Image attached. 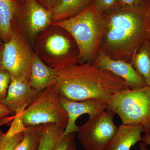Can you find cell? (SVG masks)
<instances>
[{
	"mask_svg": "<svg viewBox=\"0 0 150 150\" xmlns=\"http://www.w3.org/2000/svg\"><path fill=\"white\" fill-rule=\"evenodd\" d=\"M106 30L100 50L112 59L131 63L138 49L150 41V0L104 13Z\"/></svg>",
	"mask_w": 150,
	"mask_h": 150,
	"instance_id": "1",
	"label": "cell"
},
{
	"mask_svg": "<svg viewBox=\"0 0 150 150\" xmlns=\"http://www.w3.org/2000/svg\"><path fill=\"white\" fill-rule=\"evenodd\" d=\"M56 70L60 95L73 101L98 99L108 102L116 94L129 88L123 79L90 62Z\"/></svg>",
	"mask_w": 150,
	"mask_h": 150,
	"instance_id": "2",
	"label": "cell"
},
{
	"mask_svg": "<svg viewBox=\"0 0 150 150\" xmlns=\"http://www.w3.org/2000/svg\"><path fill=\"white\" fill-rule=\"evenodd\" d=\"M53 23L74 38L79 50V64L92 63L100 49L106 25L104 16L97 11L93 3L77 15Z\"/></svg>",
	"mask_w": 150,
	"mask_h": 150,
	"instance_id": "3",
	"label": "cell"
},
{
	"mask_svg": "<svg viewBox=\"0 0 150 150\" xmlns=\"http://www.w3.org/2000/svg\"><path fill=\"white\" fill-rule=\"evenodd\" d=\"M34 53L48 67L56 69L79 64V50L71 34L53 23L35 37Z\"/></svg>",
	"mask_w": 150,
	"mask_h": 150,
	"instance_id": "4",
	"label": "cell"
},
{
	"mask_svg": "<svg viewBox=\"0 0 150 150\" xmlns=\"http://www.w3.org/2000/svg\"><path fill=\"white\" fill-rule=\"evenodd\" d=\"M107 109L117 114L122 124H140L145 135L150 136V86L118 93L108 102Z\"/></svg>",
	"mask_w": 150,
	"mask_h": 150,
	"instance_id": "5",
	"label": "cell"
},
{
	"mask_svg": "<svg viewBox=\"0 0 150 150\" xmlns=\"http://www.w3.org/2000/svg\"><path fill=\"white\" fill-rule=\"evenodd\" d=\"M56 84L41 91L23 113V119L27 128L55 123L65 129L68 125V115L62 107Z\"/></svg>",
	"mask_w": 150,
	"mask_h": 150,
	"instance_id": "6",
	"label": "cell"
},
{
	"mask_svg": "<svg viewBox=\"0 0 150 150\" xmlns=\"http://www.w3.org/2000/svg\"><path fill=\"white\" fill-rule=\"evenodd\" d=\"M32 46L12 26L10 40L4 43L0 67L11 78H25L29 82L33 54Z\"/></svg>",
	"mask_w": 150,
	"mask_h": 150,
	"instance_id": "7",
	"label": "cell"
},
{
	"mask_svg": "<svg viewBox=\"0 0 150 150\" xmlns=\"http://www.w3.org/2000/svg\"><path fill=\"white\" fill-rule=\"evenodd\" d=\"M53 23L50 11L37 0H28L18 6L12 26L32 47L35 37Z\"/></svg>",
	"mask_w": 150,
	"mask_h": 150,
	"instance_id": "8",
	"label": "cell"
},
{
	"mask_svg": "<svg viewBox=\"0 0 150 150\" xmlns=\"http://www.w3.org/2000/svg\"><path fill=\"white\" fill-rule=\"evenodd\" d=\"M115 112L107 109L78 126L77 136L86 150H104L118 129L113 121Z\"/></svg>",
	"mask_w": 150,
	"mask_h": 150,
	"instance_id": "9",
	"label": "cell"
},
{
	"mask_svg": "<svg viewBox=\"0 0 150 150\" xmlns=\"http://www.w3.org/2000/svg\"><path fill=\"white\" fill-rule=\"evenodd\" d=\"M91 63L100 69L108 71L123 79L131 89H138L147 85L144 79L131 63L112 59L101 50H99Z\"/></svg>",
	"mask_w": 150,
	"mask_h": 150,
	"instance_id": "10",
	"label": "cell"
},
{
	"mask_svg": "<svg viewBox=\"0 0 150 150\" xmlns=\"http://www.w3.org/2000/svg\"><path fill=\"white\" fill-rule=\"evenodd\" d=\"M59 102L68 115V125L63 135L78 131V126L76 122L77 118L83 114H87L89 118L99 115L107 110L108 102L103 100L89 99L76 101L59 96Z\"/></svg>",
	"mask_w": 150,
	"mask_h": 150,
	"instance_id": "11",
	"label": "cell"
},
{
	"mask_svg": "<svg viewBox=\"0 0 150 150\" xmlns=\"http://www.w3.org/2000/svg\"><path fill=\"white\" fill-rule=\"evenodd\" d=\"M40 91L33 88L25 78H11L6 96L1 103L8 108L13 116L20 110H25Z\"/></svg>",
	"mask_w": 150,
	"mask_h": 150,
	"instance_id": "12",
	"label": "cell"
},
{
	"mask_svg": "<svg viewBox=\"0 0 150 150\" xmlns=\"http://www.w3.org/2000/svg\"><path fill=\"white\" fill-rule=\"evenodd\" d=\"M144 129L140 124L118 126L115 135L104 150H131L138 142H142Z\"/></svg>",
	"mask_w": 150,
	"mask_h": 150,
	"instance_id": "13",
	"label": "cell"
},
{
	"mask_svg": "<svg viewBox=\"0 0 150 150\" xmlns=\"http://www.w3.org/2000/svg\"><path fill=\"white\" fill-rule=\"evenodd\" d=\"M56 82V70L48 67L34 53L33 58L29 84L36 90H43Z\"/></svg>",
	"mask_w": 150,
	"mask_h": 150,
	"instance_id": "14",
	"label": "cell"
},
{
	"mask_svg": "<svg viewBox=\"0 0 150 150\" xmlns=\"http://www.w3.org/2000/svg\"><path fill=\"white\" fill-rule=\"evenodd\" d=\"M94 0H58L50 10L53 23L77 15L87 9Z\"/></svg>",
	"mask_w": 150,
	"mask_h": 150,
	"instance_id": "15",
	"label": "cell"
},
{
	"mask_svg": "<svg viewBox=\"0 0 150 150\" xmlns=\"http://www.w3.org/2000/svg\"><path fill=\"white\" fill-rule=\"evenodd\" d=\"M17 6L13 0H0V39L3 43L10 39L12 22Z\"/></svg>",
	"mask_w": 150,
	"mask_h": 150,
	"instance_id": "16",
	"label": "cell"
},
{
	"mask_svg": "<svg viewBox=\"0 0 150 150\" xmlns=\"http://www.w3.org/2000/svg\"><path fill=\"white\" fill-rule=\"evenodd\" d=\"M131 64L135 69L150 86V41L146 40L134 55Z\"/></svg>",
	"mask_w": 150,
	"mask_h": 150,
	"instance_id": "17",
	"label": "cell"
},
{
	"mask_svg": "<svg viewBox=\"0 0 150 150\" xmlns=\"http://www.w3.org/2000/svg\"><path fill=\"white\" fill-rule=\"evenodd\" d=\"M65 129L55 123L43 125L40 143L37 150H51L62 137Z\"/></svg>",
	"mask_w": 150,
	"mask_h": 150,
	"instance_id": "18",
	"label": "cell"
},
{
	"mask_svg": "<svg viewBox=\"0 0 150 150\" xmlns=\"http://www.w3.org/2000/svg\"><path fill=\"white\" fill-rule=\"evenodd\" d=\"M43 125L28 127L23 132V138L13 150H37L40 143Z\"/></svg>",
	"mask_w": 150,
	"mask_h": 150,
	"instance_id": "19",
	"label": "cell"
},
{
	"mask_svg": "<svg viewBox=\"0 0 150 150\" xmlns=\"http://www.w3.org/2000/svg\"><path fill=\"white\" fill-rule=\"evenodd\" d=\"M24 110H21L16 112L13 115V121L11 126L4 136L6 137H11L25 132L28 128L25 127L23 119V113Z\"/></svg>",
	"mask_w": 150,
	"mask_h": 150,
	"instance_id": "20",
	"label": "cell"
},
{
	"mask_svg": "<svg viewBox=\"0 0 150 150\" xmlns=\"http://www.w3.org/2000/svg\"><path fill=\"white\" fill-rule=\"evenodd\" d=\"M76 134L73 132L62 135L51 150H77L75 142Z\"/></svg>",
	"mask_w": 150,
	"mask_h": 150,
	"instance_id": "21",
	"label": "cell"
},
{
	"mask_svg": "<svg viewBox=\"0 0 150 150\" xmlns=\"http://www.w3.org/2000/svg\"><path fill=\"white\" fill-rule=\"evenodd\" d=\"M0 130V150H13L23 137V133L11 137H6Z\"/></svg>",
	"mask_w": 150,
	"mask_h": 150,
	"instance_id": "22",
	"label": "cell"
},
{
	"mask_svg": "<svg viewBox=\"0 0 150 150\" xmlns=\"http://www.w3.org/2000/svg\"><path fill=\"white\" fill-rule=\"evenodd\" d=\"M11 80L9 73L0 67V103L6 96Z\"/></svg>",
	"mask_w": 150,
	"mask_h": 150,
	"instance_id": "23",
	"label": "cell"
},
{
	"mask_svg": "<svg viewBox=\"0 0 150 150\" xmlns=\"http://www.w3.org/2000/svg\"><path fill=\"white\" fill-rule=\"evenodd\" d=\"M93 4L98 13L103 14L119 4L118 0H94Z\"/></svg>",
	"mask_w": 150,
	"mask_h": 150,
	"instance_id": "24",
	"label": "cell"
},
{
	"mask_svg": "<svg viewBox=\"0 0 150 150\" xmlns=\"http://www.w3.org/2000/svg\"><path fill=\"white\" fill-rule=\"evenodd\" d=\"M11 114V112L8 108L5 105L0 103V120L5 119Z\"/></svg>",
	"mask_w": 150,
	"mask_h": 150,
	"instance_id": "25",
	"label": "cell"
},
{
	"mask_svg": "<svg viewBox=\"0 0 150 150\" xmlns=\"http://www.w3.org/2000/svg\"><path fill=\"white\" fill-rule=\"evenodd\" d=\"M58 1V0H38V1L44 8L50 11Z\"/></svg>",
	"mask_w": 150,
	"mask_h": 150,
	"instance_id": "26",
	"label": "cell"
},
{
	"mask_svg": "<svg viewBox=\"0 0 150 150\" xmlns=\"http://www.w3.org/2000/svg\"><path fill=\"white\" fill-rule=\"evenodd\" d=\"M142 0H118L119 4L122 6H134L139 4Z\"/></svg>",
	"mask_w": 150,
	"mask_h": 150,
	"instance_id": "27",
	"label": "cell"
},
{
	"mask_svg": "<svg viewBox=\"0 0 150 150\" xmlns=\"http://www.w3.org/2000/svg\"><path fill=\"white\" fill-rule=\"evenodd\" d=\"M142 142H144L147 146H150V136L144 135L143 137V139Z\"/></svg>",
	"mask_w": 150,
	"mask_h": 150,
	"instance_id": "28",
	"label": "cell"
},
{
	"mask_svg": "<svg viewBox=\"0 0 150 150\" xmlns=\"http://www.w3.org/2000/svg\"><path fill=\"white\" fill-rule=\"evenodd\" d=\"M147 146L144 142H142L141 143H140V150H148Z\"/></svg>",
	"mask_w": 150,
	"mask_h": 150,
	"instance_id": "29",
	"label": "cell"
},
{
	"mask_svg": "<svg viewBox=\"0 0 150 150\" xmlns=\"http://www.w3.org/2000/svg\"><path fill=\"white\" fill-rule=\"evenodd\" d=\"M13 1L18 6L21 5L28 0H13Z\"/></svg>",
	"mask_w": 150,
	"mask_h": 150,
	"instance_id": "30",
	"label": "cell"
},
{
	"mask_svg": "<svg viewBox=\"0 0 150 150\" xmlns=\"http://www.w3.org/2000/svg\"><path fill=\"white\" fill-rule=\"evenodd\" d=\"M3 48H4V43L0 44V63H1L2 56Z\"/></svg>",
	"mask_w": 150,
	"mask_h": 150,
	"instance_id": "31",
	"label": "cell"
},
{
	"mask_svg": "<svg viewBox=\"0 0 150 150\" xmlns=\"http://www.w3.org/2000/svg\"><path fill=\"white\" fill-rule=\"evenodd\" d=\"M3 42H2V41H1V39H0V44H1V43H3Z\"/></svg>",
	"mask_w": 150,
	"mask_h": 150,
	"instance_id": "32",
	"label": "cell"
},
{
	"mask_svg": "<svg viewBox=\"0 0 150 150\" xmlns=\"http://www.w3.org/2000/svg\"><path fill=\"white\" fill-rule=\"evenodd\" d=\"M37 1H38V0H37Z\"/></svg>",
	"mask_w": 150,
	"mask_h": 150,
	"instance_id": "33",
	"label": "cell"
}]
</instances>
